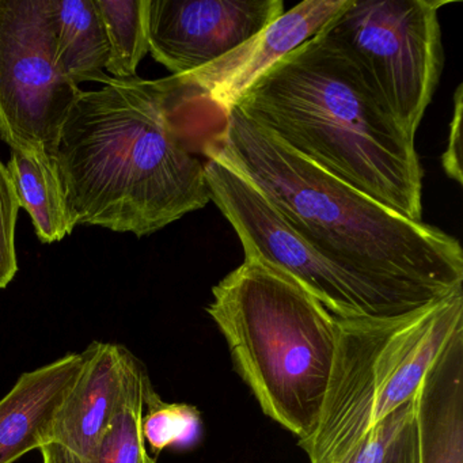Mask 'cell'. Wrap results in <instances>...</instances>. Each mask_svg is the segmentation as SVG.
Returning a JSON list of instances; mask_svg holds the SVG:
<instances>
[{
	"label": "cell",
	"mask_w": 463,
	"mask_h": 463,
	"mask_svg": "<svg viewBox=\"0 0 463 463\" xmlns=\"http://www.w3.org/2000/svg\"><path fill=\"white\" fill-rule=\"evenodd\" d=\"M245 178L317 253L356 284L378 319L463 289L459 241L413 222L284 146L234 107L204 146Z\"/></svg>",
	"instance_id": "1"
},
{
	"label": "cell",
	"mask_w": 463,
	"mask_h": 463,
	"mask_svg": "<svg viewBox=\"0 0 463 463\" xmlns=\"http://www.w3.org/2000/svg\"><path fill=\"white\" fill-rule=\"evenodd\" d=\"M207 96L184 77L110 78L80 91L64 120L56 170L72 227L147 237L211 202L194 127Z\"/></svg>",
	"instance_id": "2"
},
{
	"label": "cell",
	"mask_w": 463,
	"mask_h": 463,
	"mask_svg": "<svg viewBox=\"0 0 463 463\" xmlns=\"http://www.w3.org/2000/svg\"><path fill=\"white\" fill-rule=\"evenodd\" d=\"M237 107L319 169L422 222L424 169L413 137L324 32L268 70Z\"/></svg>",
	"instance_id": "3"
},
{
	"label": "cell",
	"mask_w": 463,
	"mask_h": 463,
	"mask_svg": "<svg viewBox=\"0 0 463 463\" xmlns=\"http://www.w3.org/2000/svg\"><path fill=\"white\" fill-rule=\"evenodd\" d=\"M208 316L265 416L299 441L316 432L340 319L297 280L254 257L213 288Z\"/></svg>",
	"instance_id": "4"
},
{
	"label": "cell",
	"mask_w": 463,
	"mask_h": 463,
	"mask_svg": "<svg viewBox=\"0 0 463 463\" xmlns=\"http://www.w3.org/2000/svg\"><path fill=\"white\" fill-rule=\"evenodd\" d=\"M462 327L463 289L401 318L340 319L318 427L299 441L310 463H345L378 422L413 400Z\"/></svg>",
	"instance_id": "5"
},
{
	"label": "cell",
	"mask_w": 463,
	"mask_h": 463,
	"mask_svg": "<svg viewBox=\"0 0 463 463\" xmlns=\"http://www.w3.org/2000/svg\"><path fill=\"white\" fill-rule=\"evenodd\" d=\"M441 0H351L321 32L354 64L406 135L417 129L443 71Z\"/></svg>",
	"instance_id": "6"
},
{
	"label": "cell",
	"mask_w": 463,
	"mask_h": 463,
	"mask_svg": "<svg viewBox=\"0 0 463 463\" xmlns=\"http://www.w3.org/2000/svg\"><path fill=\"white\" fill-rule=\"evenodd\" d=\"M53 0H0V139L55 158L80 86L56 64Z\"/></svg>",
	"instance_id": "7"
},
{
	"label": "cell",
	"mask_w": 463,
	"mask_h": 463,
	"mask_svg": "<svg viewBox=\"0 0 463 463\" xmlns=\"http://www.w3.org/2000/svg\"><path fill=\"white\" fill-rule=\"evenodd\" d=\"M205 178L211 202L237 232L245 257L291 276L335 318L378 319L356 284L317 253L245 178L213 156H207Z\"/></svg>",
	"instance_id": "8"
},
{
	"label": "cell",
	"mask_w": 463,
	"mask_h": 463,
	"mask_svg": "<svg viewBox=\"0 0 463 463\" xmlns=\"http://www.w3.org/2000/svg\"><path fill=\"white\" fill-rule=\"evenodd\" d=\"M283 13V0H147L148 52L175 77H185L223 58Z\"/></svg>",
	"instance_id": "9"
},
{
	"label": "cell",
	"mask_w": 463,
	"mask_h": 463,
	"mask_svg": "<svg viewBox=\"0 0 463 463\" xmlns=\"http://www.w3.org/2000/svg\"><path fill=\"white\" fill-rule=\"evenodd\" d=\"M349 2L305 0L223 58L184 78L227 115L268 70L314 39Z\"/></svg>",
	"instance_id": "10"
},
{
	"label": "cell",
	"mask_w": 463,
	"mask_h": 463,
	"mask_svg": "<svg viewBox=\"0 0 463 463\" xmlns=\"http://www.w3.org/2000/svg\"><path fill=\"white\" fill-rule=\"evenodd\" d=\"M83 354L82 371L56 417L52 444L88 463L120 408L134 354L99 341Z\"/></svg>",
	"instance_id": "11"
},
{
	"label": "cell",
	"mask_w": 463,
	"mask_h": 463,
	"mask_svg": "<svg viewBox=\"0 0 463 463\" xmlns=\"http://www.w3.org/2000/svg\"><path fill=\"white\" fill-rule=\"evenodd\" d=\"M85 354H69L25 373L0 400V463H14L52 443L56 417L82 371Z\"/></svg>",
	"instance_id": "12"
},
{
	"label": "cell",
	"mask_w": 463,
	"mask_h": 463,
	"mask_svg": "<svg viewBox=\"0 0 463 463\" xmlns=\"http://www.w3.org/2000/svg\"><path fill=\"white\" fill-rule=\"evenodd\" d=\"M413 409L416 463H463V327L425 373Z\"/></svg>",
	"instance_id": "13"
},
{
	"label": "cell",
	"mask_w": 463,
	"mask_h": 463,
	"mask_svg": "<svg viewBox=\"0 0 463 463\" xmlns=\"http://www.w3.org/2000/svg\"><path fill=\"white\" fill-rule=\"evenodd\" d=\"M56 64L75 85H104L109 61V44L94 0H53Z\"/></svg>",
	"instance_id": "14"
},
{
	"label": "cell",
	"mask_w": 463,
	"mask_h": 463,
	"mask_svg": "<svg viewBox=\"0 0 463 463\" xmlns=\"http://www.w3.org/2000/svg\"><path fill=\"white\" fill-rule=\"evenodd\" d=\"M6 167L20 207L31 215L39 240L53 243L71 234L74 227L55 161L44 154L12 150Z\"/></svg>",
	"instance_id": "15"
},
{
	"label": "cell",
	"mask_w": 463,
	"mask_h": 463,
	"mask_svg": "<svg viewBox=\"0 0 463 463\" xmlns=\"http://www.w3.org/2000/svg\"><path fill=\"white\" fill-rule=\"evenodd\" d=\"M151 387L145 365L134 356L120 408L88 463H156L142 433L146 395Z\"/></svg>",
	"instance_id": "16"
},
{
	"label": "cell",
	"mask_w": 463,
	"mask_h": 463,
	"mask_svg": "<svg viewBox=\"0 0 463 463\" xmlns=\"http://www.w3.org/2000/svg\"><path fill=\"white\" fill-rule=\"evenodd\" d=\"M109 44L107 72L113 80L137 78L148 53L147 0H94Z\"/></svg>",
	"instance_id": "17"
},
{
	"label": "cell",
	"mask_w": 463,
	"mask_h": 463,
	"mask_svg": "<svg viewBox=\"0 0 463 463\" xmlns=\"http://www.w3.org/2000/svg\"><path fill=\"white\" fill-rule=\"evenodd\" d=\"M142 433L156 454L167 447L189 449L202 438V414L188 403L164 402L151 387L146 395Z\"/></svg>",
	"instance_id": "18"
},
{
	"label": "cell",
	"mask_w": 463,
	"mask_h": 463,
	"mask_svg": "<svg viewBox=\"0 0 463 463\" xmlns=\"http://www.w3.org/2000/svg\"><path fill=\"white\" fill-rule=\"evenodd\" d=\"M20 208L7 167L0 161V289L9 286L18 272L15 224Z\"/></svg>",
	"instance_id": "19"
},
{
	"label": "cell",
	"mask_w": 463,
	"mask_h": 463,
	"mask_svg": "<svg viewBox=\"0 0 463 463\" xmlns=\"http://www.w3.org/2000/svg\"><path fill=\"white\" fill-rule=\"evenodd\" d=\"M462 85L458 86L454 99V113H452L451 124H449V139L447 147L441 156V165L444 172L451 180L462 184V145H460V129H462Z\"/></svg>",
	"instance_id": "20"
},
{
	"label": "cell",
	"mask_w": 463,
	"mask_h": 463,
	"mask_svg": "<svg viewBox=\"0 0 463 463\" xmlns=\"http://www.w3.org/2000/svg\"><path fill=\"white\" fill-rule=\"evenodd\" d=\"M383 463H416V430L413 419L398 433Z\"/></svg>",
	"instance_id": "21"
},
{
	"label": "cell",
	"mask_w": 463,
	"mask_h": 463,
	"mask_svg": "<svg viewBox=\"0 0 463 463\" xmlns=\"http://www.w3.org/2000/svg\"><path fill=\"white\" fill-rule=\"evenodd\" d=\"M40 451H42L43 459H47L50 463H83L82 460L56 444H47Z\"/></svg>",
	"instance_id": "22"
},
{
	"label": "cell",
	"mask_w": 463,
	"mask_h": 463,
	"mask_svg": "<svg viewBox=\"0 0 463 463\" xmlns=\"http://www.w3.org/2000/svg\"><path fill=\"white\" fill-rule=\"evenodd\" d=\"M43 463H50L47 459H43Z\"/></svg>",
	"instance_id": "23"
}]
</instances>
